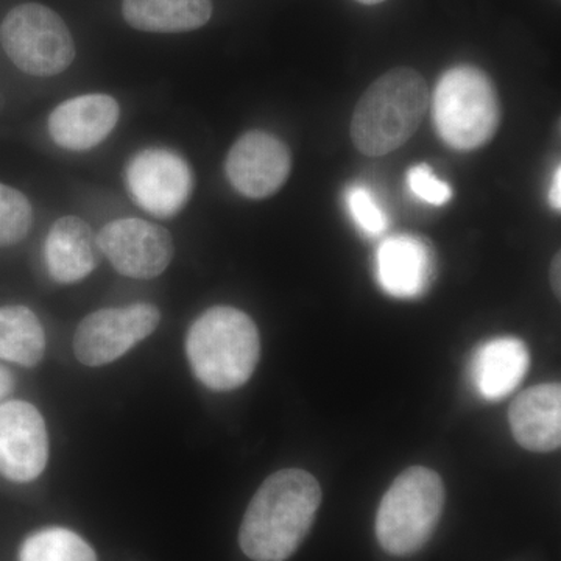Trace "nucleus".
Here are the masks:
<instances>
[{"label": "nucleus", "mask_w": 561, "mask_h": 561, "mask_svg": "<svg viewBox=\"0 0 561 561\" xmlns=\"http://www.w3.org/2000/svg\"><path fill=\"white\" fill-rule=\"evenodd\" d=\"M321 489L311 472L280 470L265 479L243 515L239 545L254 561H284L316 522Z\"/></svg>", "instance_id": "1"}, {"label": "nucleus", "mask_w": 561, "mask_h": 561, "mask_svg": "<svg viewBox=\"0 0 561 561\" xmlns=\"http://www.w3.org/2000/svg\"><path fill=\"white\" fill-rule=\"evenodd\" d=\"M430 103V88L420 72L411 68L389 70L368 87L354 110V146L371 158L400 149L419 130Z\"/></svg>", "instance_id": "2"}, {"label": "nucleus", "mask_w": 561, "mask_h": 561, "mask_svg": "<svg viewBox=\"0 0 561 561\" xmlns=\"http://www.w3.org/2000/svg\"><path fill=\"white\" fill-rule=\"evenodd\" d=\"M186 354L195 378L214 391L249 382L261 354L260 331L245 312L216 306L192 323Z\"/></svg>", "instance_id": "3"}, {"label": "nucleus", "mask_w": 561, "mask_h": 561, "mask_svg": "<svg viewBox=\"0 0 561 561\" xmlns=\"http://www.w3.org/2000/svg\"><path fill=\"white\" fill-rule=\"evenodd\" d=\"M445 486L437 472L412 467L401 472L383 494L376 515V538L387 553L420 552L440 523Z\"/></svg>", "instance_id": "4"}, {"label": "nucleus", "mask_w": 561, "mask_h": 561, "mask_svg": "<svg viewBox=\"0 0 561 561\" xmlns=\"http://www.w3.org/2000/svg\"><path fill=\"white\" fill-rule=\"evenodd\" d=\"M432 116L438 136L451 149L470 151L485 146L501 122L493 81L474 66L449 69L435 88Z\"/></svg>", "instance_id": "5"}, {"label": "nucleus", "mask_w": 561, "mask_h": 561, "mask_svg": "<svg viewBox=\"0 0 561 561\" xmlns=\"http://www.w3.org/2000/svg\"><path fill=\"white\" fill-rule=\"evenodd\" d=\"M0 43L11 61L25 73L54 77L76 58V44L66 22L41 3H24L7 14Z\"/></svg>", "instance_id": "6"}, {"label": "nucleus", "mask_w": 561, "mask_h": 561, "mask_svg": "<svg viewBox=\"0 0 561 561\" xmlns=\"http://www.w3.org/2000/svg\"><path fill=\"white\" fill-rule=\"evenodd\" d=\"M161 311L150 302L101 309L80 321L73 353L87 367H103L127 354L157 330Z\"/></svg>", "instance_id": "7"}, {"label": "nucleus", "mask_w": 561, "mask_h": 561, "mask_svg": "<svg viewBox=\"0 0 561 561\" xmlns=\"http://www.w3.org/2000/svg\"><path fill=\"white\" fill-rule=\"evenodd\" d=\"M98 238L103 256L121 275L133 279L157 278L175 254L171 232L142 219L110 221Z\"/></svg>", "instance_id": "8"}, {"label": "nucleus", "mask_w": 561, "mask_h": 561, "mask_svg": "<svg viewBox=\"0 0 561 561\" xmlns=\"http://www.w3.org/2000/svg\"><path fill=\"white\" fill-rule=\"evenodd\" d=\"M49 434L38 409L25 401L0 405V474L11 482H32L46 470Z\"/></svg>", "instance_id": "9"}, {"label": "nucleus", "mask_w": 561, "mask_h": 561, "mask_svg": "<svg viewBox=\"0 0 561 561\" xmlns=\"http://www.w3.org/2000/svg\"><path fill=\"white\" fill-rule=\"evenodd\" d=\"M127 184L140 208L153 216L172 217L190 201L192 172L180 154L147 149L128 164Z\"/></svg>", "instance_id": "10"}, {"label": "nucleus", "mask_w": 561, "mask_h": 561, "mask_svg": "<svg viewBox=\"0 0 561 561\" xmlns=\"http://www.w3.org/2000/svg\"><path fill=\"white\" fill-rule=\"evenodd\" d=\"M290 171L289 149L267 131H247L236 140L227 158L231 186L253 201L276 194L289 179Z\"/></svg>", "instance_id": "11"}, {"label": "nucleus", "mask_w": 561, "mask_h": 561, "mask_svg": "<svg viewBox=\"0 0 561 561\" xmlns=\"http://www.w3.org/2000/svg\"><path fill=\"white\" fill-rule=\"evenodd\" d=\"M119 114V103L111 95H80L51 111L49 133L54 142L62 149H94L114 130Z\"/></svg>", "instance_id": "12"}, {"label": "nucleus", "mask_w": 561, "mask_h": 561, "mask_svg": "<svg viewBox=\"0 0 561 561\" xmlns=\"http://www.w3.org/2000/svg\"><path fill=\"white\" fill-rule=\"evenodd\" d=\"M513 437L535 453L556 451L561 445L560 383H542L523 391L508 411Z\"/></svg>", "instance_id": "13"}, {"label": "nucleus", "mask_w": 561, "mask_h": 561, "mask_svg": "<svg viewBox=\"0 0 561 561\" xmlns=\"http://www.w3.org/2000/svg\"><path fill=\"white\" fill-rule=\"evenodd\" d=\"M101 256L98 234L80 217H61L51 225L46 239V262L57 283L73 284L87 278Z\"/></svg>", "instance_id": "14"}, {"label": "nucleus", "mask_w": 561, "mask_h": 561, "mask_svg": "<svg viewBox=\"0 0 561 561\" xmlns=\"http://www.w3.org/2000/svg\"><path fill=\"white\" fill-rule=\"evenodd\" d=\"M376 273L382 290L391 297H420L431 284L430 247L412 236L386 239L376 256Z\"/></svg>", "instance_id": "15"}, {"label": "nucleus", "mask_w": 561, "mask_h": 561, "mask_svg": "<svg viewBox=\"0 0 561 561\" xmlns=\"http://www.w3.org/2000/svg\"><path fill=\"white\" fill-rule=\"evenodd\" d=\"M529 367L526 343L515 337L493 339L472 356L471 382L483 400L500 401L522 383Z\"/></svg>", "instance_id": "16"}, {"label": "nucleus", "mask_w": 561, "mask_h": 561, "mask_svg": "<svg viewBox=\"0 0 561 561\" xmlns=\"http://www.w3.org/2000/svg\"><path fill=\"white\" fill-rule=\"evenodd\" d=\"M122 13L136 31H197L210 20L213 0H124Z\"/></svg>", "instance_id": "17"}, {"label": "nucleus", "mask_w": 561, "mask_h": 561, "mask_svg": "<svg viewBox=\"0 0 561 561\" xmlns=\"http://www.w3.org/2000/svg\"><path fill=\"white\" fill-rule=\"evenodd\" d=\"M46 351V334L35 312L25 306L0 308V359L36 367Z\"/></svg>", "instance_id": "18"}, {"label": "nucleus", "mask_w": 561, "mask_h": 561, "mask_svg": "<svg viewBox=\"0 0 561 561\" xmlns=\"http://www.w3.org/2000/svg\"><path fill=\"white\" fill-rule=\"evenodd\" d=\"M20 561H98V556L76 531L50 527L24 541Z\"/></svg>", "instance_id": "19"}, {"label": "nucleus", "mask_w": 561, "mask_h": 561, "mask_svg": "<svg viewBox=\"0 0 561 561\" xmlns=\"http://www.w3.org/2000/svg\"><path fill=\"white\" fill-rule=\"evenodd\" d=\"M33 210L22 192L0 183V247L16 245L31 231Z\"/></svg>", "instance_id": "20"}, {"label": "nucleus", "mask_w": 561, "mask_h": 561, "mask_svg": "<svg viewBox=\"0 0 561 561\" xmlns=\"http://www.w3.org/2000/svg\"><path fill=\"white\" fill-rule=\"evenodd\" d=\"M346 208L365 234L379 236L389 227V219L373 192L362 184H353L345 192Z\"/></svg>", "instance_id": "21"}, {"label": "nucleus", "mask_w": 561, "mask_h": 561, "mask_svg": "<svg viewBox=\"0 0 561 561\" xmlns=\"http://www.w3.org/2000/svg\"><path fill=\"white\" fill-rule=\"evenodd\" d=\"M408 186L416 198L432 206L446 205L454 194L451 186L437 179L427 164L413 165L408 172Z\"/></svg>", "instance_id": "22"}, {"label": "nucleus", "mask_w": 561, "mask_h": 561, "mask_svg": "<svg viewBox=\"0 0 561 561\" xmlns=\"http://www.w3.org/2000/svg\"><path fill=\"white\" fill-rule=\"evenodd\" d=\"M549 202L553 209L560 210L561 208V171L557 169L553 175L551 191H549Z\"/></svg>", "instance_id": "23"}, {"label": "nucleus", "mask_w": 561, "mask_h": 561, "mask_svg": "<svg viewBox=\"0 0 561 561\" xmlns=\"http://www.w3.org/2000/svg\"><path fill=\"white\" fill-rule=\"evenodd\" d=\"M14 379L11 373L0 365V401L5 400L13 391Z\"/></svg>", "instance_id": "24"}, {"label": "nucleus", "mask_w": 561, "mask_h": 561, "mask_svg": "<svg viewBox=\"0 0 561 561\" xmlns=\"http://www.w3.org/2000/svg\"><path fill=\"white\" fill-rule=\"evenodd\" d=\"M560 267H561L560 254H557V257H553L552 271H551L552 287H553V291H557V295H560V286H561Z\"/></svg>", "instance_id": "25"}, {"label": "nucleus", "mask_w": 561, "mask_h": 561, "mask_svg": "<svg viewBox=\"0 0 561 561\" xmlns=\"http://www.w3.org/2000/svg\"><path fill=\"white\" fill-rule=\"evenodd\" d=\"M357 2L364 3V5H378V3L386 2V0H357Z\"/></svg>", "instance_id": "26"}]
</instances>
